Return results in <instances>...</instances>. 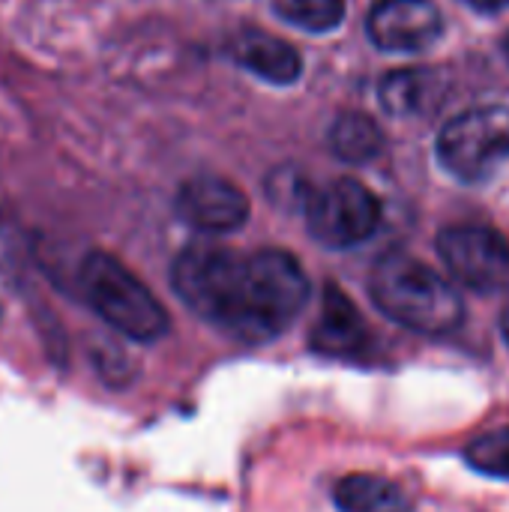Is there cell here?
Returning a JSON list of instances; mask_svg holds the SVG:
<instances>
[{
	"label": "cell",
	"mask_w": 509,
	"mask_h": 512,
	"mask_svg": "<svg viewBox=\"0 0 509 512\" xmlns=\"http://www.w3.org/2000/svg\"><path fill=\"white\" fill-rule=\"evenodd\" d=\"M369 294L390 321L420 336H447L465 321L453 282L408 252H387L372 267Z\"/></svg>",
	"instance_id": "obj_1"
},
{
	"label": "cell",
	"mask_w": 509,
	"mask_h": 512,
	"mask_svg": "<svg viewBox=\"0 0 509 512\" xmlns=\"http://www.w3.org/2000/svg\"><path fill=\"white\" fill-rule=\"evenodd\" d=\"M309 297V276L291 252L258 249L246 255L240 312L231 336L240 342H267L303 312Z\"/></svg>",
	"instance_id": "obj_2"
},
{
	"label": "cell",
	"mask_w": 509,
	"mask_h": 512,
	"mask_svg": "<svg viewBox=\"0 0 509 512\" xmlns=\"http://www.w3.org/2000/svg\"><path fill=\"white\" fill-rule=\"evenodd\" d=\"M78 282L90 309L132 342H159L168 330V312L153 291L114 255L90 252L81 261Z\"/></svg>",
	"instance_id": "obj_3"
},
{
	"label": "cell",
	"mask_w": 509,
	"mask_h": 512,
	"mask_svg": "<svg viewBox=\"0 0 509 512\" xmlns=\"http://www.w3.org/2000/svg\"><path fill=\"white\" fill-rule=\"evenodd\" d=\"M243 267L246 258L231 249L192 243L171 264V288L198 318L231 333L240 309Z\"/></svg>",
	"instance_id": "obj_4"
},
{
	"label": "cell",
	"mask_w": 509,
	"mask_h": 512,
	"mask_svg": "<svg viewBox=\"0 0 509 512\" xmlns=\"http://www.w3.org/2000/svg\"><path fill=\"white\" fill-rule=\"evenodd\" d=\"M435 153L456 180H489L509 159V108L477 105L447 120L438 132Z\"/></svg>",
	"instance_id": "obj_5"
},
{
	"label": "cell",
	"mask_w": 509,
	"mask_h": 512,
	"mask_svg": "<svg viewBox=\"0 0 509 512\" xmlns=\"http://www.w3.org/2000/svg\"><path fill=\"white\" fill-rule=\"evenodd\" d=\"M309 234L330 249H351L366 243L381 225V201L354 177H339L306 198Z\"/></svg>",
	"instance_id": "obj_6"
},
{
	"label": "cell",
	"mask_w": 509,
	"mask_h": 512,
	"mask_svg": "<svg viewBox=\"0 0 509 512\" xmlns=\"http://www.w3.org/2000/svg\"><path fill=\"white\" fill-rule=\"evenodd\" d=\"M438 255L450 276L477 294L509 288V243L486 225H450L438 234Z\"/></svg>",
	"instance_id": "obj_7"
},
{
	"label": "cell",
	"mask_w": 509,
	"mask_h": 512,
	"mask_svg": "<svg viewBox=\"0 0 509 512\" xmlns=\"http://www.w3.org/2000/svg\"><path fill=\"white\" fill-rule=\"evenodd\" d=\"M177 216L204 234H231L249 219V198L225 177H192L177 192Z\"/></svg>",
	"instance_id": "obj_8"
},
{
	"label": "cell",
	"mask_w": 509,
	"mask_h": 512,
	"mask_svg": "<svg viewBox=\"0 0 509 512\" xmlns=\"http://www.w3.org/2000/svg\"><path fill=\"white\" fill-rule=\"evenodd\" d=\"M369 39L381 51H426L444 33L441 9L432 0H381L369 12Z\"/></svg>",
	"instance_id": "obj_9"
},
{
	"label": "cell",
	"mask_w": 509,
	"mask_h": 512,
	"mask_svg": "<svg viewBox=\"0 0 509 512\" xmlns=\"http://www.w3.org/2000/svg\"><path fill=\"white\" fill-rule=\"evenodd\" d=\"M309 342H312V351L324 357H339V360L363 357V351L369 348V330H366L360 309L333 282L324 288L321 312H318Z\"/></svg>",
	"instance_id": "obj_10"
},
{
	"label": "cell",
	"mask_w": 509,
	"mask_h": 512,
	"mask_svg": "<svg viewBox=\"0 0 509 512\" xmlns=\"http://www.w3.org/2000/svg\"><path fill=\"white\" fill-rule=\"evenodd\" d=\"M228 51L243 69H249L252 75H258L276 87L294 84L303 72L300 51L291 42H285L267 30H240L231 39Z\"/></svg>",
	"instance_id": "obj_11"
},
{
	"label": "cell",
	"mask_w": 509,
	"mask_h": 512,
	"mask_svg": "<svg viewBox=\"0 0 509 512\" xmlns=\"http://www.w3.org/2000/svg\"><path fill=\"white\" fill-rule=\"evenodd\" d=\"M378 99L393 117H414L441 102V78L429 66L393 69L378 84Z\"/></svg>",
	"instance_id": "obj_12"
},
{
	"label": "cell",
	"mask_w": 509,
	"mask_h": 512,
	"mask_svg": "<svg viewBox=\"0 0 509 512\" xmlns=\"http://www.w3.org/2000/svg\"><path fill=\"white\" fill-rule=\"evenodd\" d=\"M333 501L342 512H414L408 492L378 474H348L336 483Z\"/></svg>",
	"instance_id": "obj_13"
},
{
	"label": "cell",
	"mask_w": 509,
	"mask_h": 512,
	"mask_svg": "<svg viewBox=\"0 0 509 512\" xmlns=\"http://www.w3.org/2000/svg\"><path fill=\"white\" fill-rule=\"evenodd\" d=\"M330 150L342 162L363 165V162L381 156V150H384V132H381V126L369 114L348 111V114L336 117V123L330 129Z\"/></svg>",
	"instance_id": "obj_14"
},
{
	"label": "cell",
	"mask_w": 509,
	"mask_h": 512,
	"mask_svg": "<svg viewBox=\"0 0 509 512\" xmlns=\"http://www.w3.org/2000/svg\"><path fill=\"white\" fill-rule=\"evenodd\" d=\"M276 12L309 33H330L345 18V0H276Z\"/></svg>",
	"instance_id": "obj_15"
},
{
	"label": "cell",
	"mask_w": 509,
	"mask_h": 512,
	"mask_svg": "<svg viewBox=\"0 0 509 512\" xmlns=\"http://www.w3.org/2000/svg\"><path fill=\"white\" fill-rule=\"evenodd\" d=\"M465 462L486 477L509 480V426L477 435L465 447Z\"/></svg>",
	"instance_id": "obj_16"
},
{
	"label": "cell",
	"mask_w": 509,
	"mask_h": 512,
	"mask_svg": "<svg viewBox=\"0 0 509 512\" xmlns=\"http://www.w3.org/2000/svg\"><path fill=\"white\" fill-rule=\"evenodd\" d=\"M462 3H468L471 9H477V12H486V15H492V12H501V9H507L509 0H462Z\"/></svg>",
	"instance_id": "obj_17"
},
{
	"label": "cell",
	"mask_w": 509,
	"mask_h": 512,
	"mask_svg": "<svg viewBox=\"0 0 509 512\" xmlns=\"http://www.w3.org/2000/svg\"><path fill=\"white\" fill-rule=\"evenodd\" d=\"M501 333H504V339H507L509 345V303L507 309H504V315H501Z\"/></svg>",
	"instance_id": "obj_18"
},
{
	"label": "cell",
	"mask_w": 509,
	"mask_h": 512,
	"mask_svg": "<svg viewBox=\"0 0 509 512\" xmlns=\"http://www.w3.org/2000/svg\"><path fill=\"white\" fill-rule=\"evenodd\" d=\"M504 51H507V60H509V36H507V42H504Z\"/></svg>",
	"instance_id": "obj_19"
},
{
	"label": "cell",
	"mask_w": 509,
	"mask_h": 512,
	"mask_svg": "<svg viewBox=\"0 0 509 512\" xmlns=\"http://www.w3.org/2000/svg\"><path fill=\"white\" fill-rule=\"evenodd\" d=\"M0 315H3V309H0Z\"/></svg>",
	"instance_id": "obj_20"
}]
</instances>
